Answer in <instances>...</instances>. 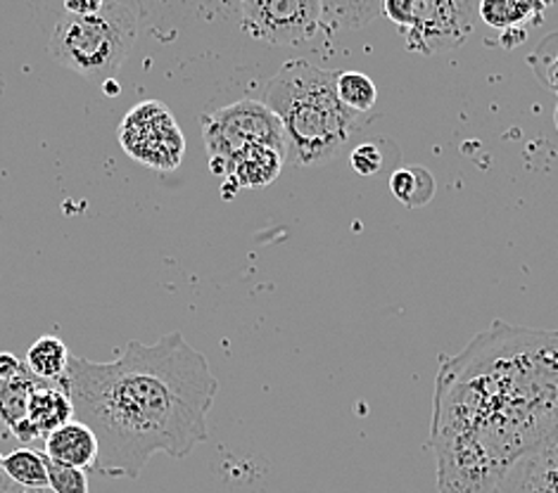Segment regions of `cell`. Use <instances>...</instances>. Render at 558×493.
<instances>
[{"mask_svg":"<svg viewBox=\"0 0 558 493\" xmlns=\"http://www.w3.org/2000/svg\"><path fill=\"white\" fill-rule=\"evenodd\" d=\"M558 424V330L495 321L435 378L437 493H492Z\"/></svg>","mask_w":558,"mask_h":493,"instance_id":"6da1fadb","label":"cell"},{"mask_svg":"<svg viewBox=\"0 0 558 493\" xmlns=\"http://www.w3.org/2000/svg\"><path fill=\"white\" fill-rule=\"evenodd\" d=\"M22 370H24V363L20 361L15 354L0 352V382L15 380Z\"/></svg>","mask_w":558,"mask_h":493,"instance_id":"603a6c76","label":"cell"},{"mask_svg":"<svg viewBox=\"0 0 558 493\" xmlns=\"http://www.w3.org/2000/svg\"><path fill=\"white\" fill-rule=\"evenodd\" d=\"M60 384L74 420L98 439L96 470L114 479H138L155 453L181 460L207 442L219 392L205 354L181 332L131 340L110 363L72 358Z\"/></svg>","mask_w":558,"mask_h":493,"instance_id":"7a4b0ae2","label":"cell"},{"mask_svg":"<svg viewBox=\"0 0 558 493\" xmlns=\"http://www.w3.org/2000/svg\"><path fill=\"white\" fill-rule=\"evenodd\" d=\"M481 0H383V15L400 29L418 56H437L463 46L475 29Z\"/></svg>","mask_w":558,"mask_h":493,"instance_id":"5b68a950","label":"cell"},{"mask_svg":"<svg viewBox=\"0 0 558 493\" xmlns=\"http://www.w3.org/2000/svg\"><path fill=\"white\" fill-rule=\"evenodd\" d=\"M492 493H558V424L511 465Z\"/></svg>","mask_w":558,"mask_h":493,"instance_id":"9c48e42d","label":"cell"},{"mask_svg":"<svg viewBox=\"0 0 558 493\" xmlns=\"http://www.w3.org/2000/svg\"><path fill=\"white\" fill-rule=\"evenodd\" d=\"M542 0H481L477 15L492 29L511 32L539 15Z\"/></svg>","mask_w":558,"mask_h":493,"instance_id":"2e32d148","label":"cell"},{"mask_svg":"<svg viewBox=\"0 0 558 493\" xmlns=\"http://www.w3.org/2000/svg\"><path fill=\"white\" fill-rule=\"evenodd\" d=\"M105 5H108V0H60L58 15L88 17V15H98Z\"/></svg>","mask_w":558,"mask_h":493,"instance_id":"7402d4cb","label":"cell"},{"mask_svg":"<svg viewBox=\"0 0 558 493\" xmlns=\"http://www.w3.org/2000/svg\"><path fill=\"white\" fill-rule=\"evenodd\" d=\"M41 382L44 380H36L26 366L15 380L0 382V422L5 424L8 432H15L20 424H24L32 394Z\"/></svg>","mask_w":558,"mask_h":493,"instance_id":"5bb4252c","label":"cell"},{"mask_svg":"<svg viewBox=\"0 0 558 493\" xmlns=\"http://www.w3.org/2000/svg\"><path fill=\"white\" fill-rule=\"evenodd\" d=\"M350 162L359 176H376V173L383 169L385 157L376 143H364L352 150Z\"/></svg>","mask_w":558,"mask_h":493,"instance_id":"44dd1931","label":"cell"},{"mask_svg":"<svg viewBox=\"0 0 558 493\" xmlns=\"http://www.w3.org/2000/svg\"><path fill=\"white\" fill-rule=\"evenodd\" d=\"M117 133L124 152L157 173L174 171L183 162V131L165 102L145 100L131 108Z\"/></svg>","mask_w":558,"mask_h":493,"instance_id":"52a82bcc","label":"cell"},{"mask_svg":"<svg viewBox=\"0 0 558 493\" xmlns=\"http://www.w3.org/2000/svg\"><path fill=\"white\" fill-rule=\"evenodd\" d=\"M243 32L262 44L304 46L322 34V0H241Z\"/></svg>","mask_w":558,"mask_h":493,"instance_id":"ba28073f","label":"cell"},{"mask_svg":"<svg viewBox=\"0 0 558 493\" xmlns=\"http://www.w3.org/2000/svg\"><path fill=\"white\" fill-rule=\"evenodd\" d=\"M44 446V456L52 463L68 465L76 470L96 468L98 460V439L84 422L70 420L52 434H48Z\"/></svg>","mask_w":558,"mask_h":493,"instance_id":"7c38bea8","label":"cell"},{"mask_svg":"<svg viewBox=\"0 0 558 493\" xmlns=\"http://www.w3.org/2000/svg\"><path fill=\"white\" fill-rule=\"evenodd\" d=\"M70 420H74V406L70 402V394L64 392V386L60 382H41L32 394L24 424H20L12 434L20 442L29 444L34 439H46Z\"/></svg>","mask_w":558,"mask_h":493,"instance_id":"8fae6325","label":"cell"},{"mask_svg":"<svg viewBox=\"0 0 558 493\" xmlns=\"http://www.w3.org/2000/svg\"><path fill=\"white\" fill-rule=\"evenodd\" d=\"M338 98L344 108H350L356 114H364L374 110L378 100L376 84L371 76L362 72H338Z\"/></svg>","mask_w":558,"mask_h":493,"instance_id":"d6986e66","label":"cell"},{"mask_svg":"<svg viewBox=\"0 0 558 493\" xmlns=\"http://www.w3.org/2000/svg\"><path fill=\"white\" fill-rule=\"evenodd\" d=\"M554 58H556V60H551L549 70H544V72H539V74H542L544 82H547L554 90H558V56H554Z\"/></svg>","mask_w":558,"mask_h":493,"instance_id":"cb8c5ba5","label":"cell"},{"mask_svg":"<svg viewBox=\"0 0 558 493\" xmlns=\"http://www.w3.org/2000/svg\"><path fill=\"white\" fill-rule=\"evenodd\" d=\"M141 22L138 0H108L98 15L52 20L48 56L64 70L105 86L114 82L131 48L136 44Z\"/></svg>","mask_w":558,"mask_h":493,"instance_id":"277c9868","label":"cell"},{"mask_svg":"<svg viewBox=\"0 0 558 493\" xmlns=\"http://www.w3.org/2000/svg\"><path fill=\"white\" fill-rule=\"evenodd\" d=\"M0 470H3V456H0Z\"/></svg>","mask_w":558,"mask_h":493,"instance_id":"d4e9b609","label":"cell"},{"mask_svg":"<svg viewBox=\"0 0 558 493\" xmlns=\"http://www.w3.org/2000/svg\"><path fill=\"white\" fill-rule=\"evenodd\" d=\"M324 26L338 29H364L366 24L383 15V0H322Z\"/></svg>","mask_w":558,"mask_h":493,"instance_id":"9a60e30c","label":"cell"},{"mask_svg":"<svg viewBox=\"0 0 558 493\" xmlns=\"http://www.w3.org/2000/svg\"><path fill=\"white\" fill-rule=\"evenodd\" d=\"M286 162V152L267 148V145H250L235 152L223 164V197H233L238 190L267 188L281 176Z\"/></svg>","mask_w":558,"mask_h":493,"instance_id":"30bf717a","label":"cell"},{"mask_svg":"<svg viewBox=\"0 0 558 493\" xmlns=\"http://www.w3.org/2000/svg\"><path fill=\"white\" fill-rule=\"evenodd\" d=\"M269 110L281 119L288 162L322 167L348 148L356 112L338 98V74L307 60H290L267 86Z\"/></svg>","mask_w":558,"mask_h":493,"instance_id":"3957f363","label":"cell"},{"mask_svg":"<svg viewBox=\"0 0 558 493\" xmlns=\"http://www.w3.org/2000/svg\"><path fill=\"white\" fill-rule=\"evenodd\" d=\"M201 124L209 169L217 176H223L226 159L250 148V145H267V148L281 150L288 157L283 124L269 110L267 102L238 100L221 110L203 114Z\"/></svg>","mask_w":558,"mask_h":493,"instance_id":"8992f818","label":"cell"},{"mask_svg":"<svg viewBox=\"0 0 558 493\" xmlns=\"http://www.w3.org/2000/svg\"><path fill=\"white\" fill-rule=\"evenodd\" d=\"M556 126H558V110H556Z\"/></svg>","mask_w":558,"mask_h":493,"instance_id":"484cf974","label":"cell"},{"mask_svg":"<svg viewBox=\"0 0 558 493\" xmlns=\"http://www.w3.org/2000/svg\"><path fill=\"white\" fill-rule=\"evenodd\" d=\"M3 472L22 489L29 491H44L48 489V470L44 453H36L29 448H17L8 453L3 458Z\"/></svg>","mask_w":558,"mask_h":493,"instance_id":"e0dca14e","label":"cell"},{"mask_svg":"<svg viewBox=\"0 0 558 493\" xmlns=\"http://www.w3.org/2000/svg\"><path fill=\"white\" fill-rule=\"evenodd\" d=\"M390 190L404 207H423L435 195V178L428 169L407 167L397 169L390 178Z\"/></svg>","mask_w":558,"mask_h":493,"instance_id":"ac0fdd59","label":"cell"},{"mask_svg":"<svg viewBox=\"0 0 558 493\" xmlns=\"http://www.w3.org/2000/svg\"><path fill=\"white\" fill-rule=\"evenodd\" d=\"M46 470H48V489L52 493H88L86 470L68 468V465L52 463L48 458H46Z\"/></svg>","mask_w":558,"mask_h":493,"instance_id":"ffe728a7","label":"cell"},{"mask_svg":"<svg viewBox=\"0 0 558 493\" xmlns=\"http://www.w3.org/2000/svg\"><path fill=\"white\" fill-rule=\"evenodd\" d=\"M70 361H72V354L68 349V344H64L60 337L44 335L29 346L24 366L29 368V372L36 380L60 382L64 378V372H68Z\"/></svg>","mask_w":558,"mask_h":493,"instance_id":"4fadbf2b","label":"cell"}]
</instances>
